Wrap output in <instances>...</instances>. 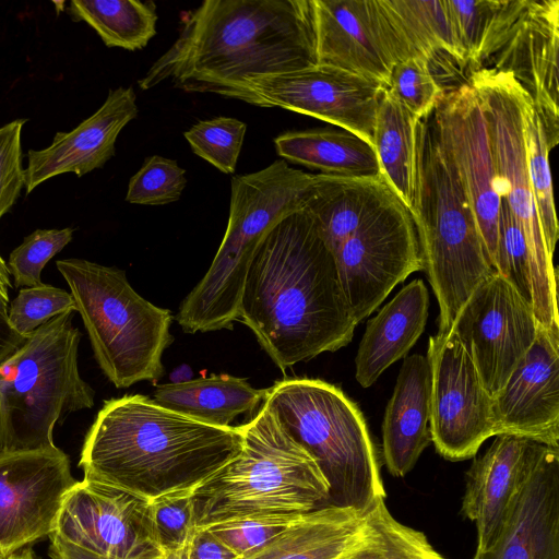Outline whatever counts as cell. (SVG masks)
<instances>
[{
	"label": "cell",
	"mask_w": 559,
	"mask_h": 559,
	"mask_svg": "<svg viewBox=\"0 0 559 559\" xmlns=\"http://www.w3.org/2000/svg\"><path fill=\"white\" fill-rule=\"evenodd\" d=\"M75 481L69 456L57 447L0 450V554L8 557L49 537Z\"/></svg>",
	"instance_id": "9a60e30c"
},
{
	"label": "cell",
	"mask_w": 559,
	"mask_h": 559,
	"mask_svg": "<svg viewBox=\"0 0 559 559\" xmlns=\"http://www.w3.org/2000/svg\"><path fill=\"white\" fill-rule=\"evenodd\" d=\"M428 313L427 287L416 278L368 321L355 359L356 380L361 386L372 385L409 352L425 330Z\"/></svg>",
	"instance_id": "d4e9b609"
},
{
	"label": "cell",
	"mask_w": 559,
	"mask_h": 559,
	"mask_svg": "<svg viewBox=\"0 0 559 559\" xmlns=\"http://www.w3.org/2000/svg\"><path fill=\"white\" fill-rule=\"evenodd\" d=\"M5 559H36L31 548H24L13 555L5 557Z\"/></svg>",
	"instance_id": "681fc988"
},
{
	"label": "cell",
	"mask_w": 559,
	"mask_h": 559,
	"mask_svg": "<svg viewBox=\"0 0 559 559\" xmlns=\"http://www.w3.org/2000/svg\"><path fill=\"white\" fill-rule=\"evenodd\" d=\"M473 559H481V554L476 551Z\"/></svg>",
	"instance_id": "816d5d0a"
},
{
	"label": "cell",
	"mask_w": 559,
	"mask_h": 559,
	"mask_svg": "<svg viewBox=\"0 0 559 559\" xmlns=\"http://www.w3.org/2000/svg\"><path fill=\"white\" fill-rule=\"evenodd\" d=\"M26 338L19 335L9 324L8 312L0 310V365L9 358Z\"/></svg>",
	"instance_id": "7dc6e473"
},
{
	"label": "cell",
	"mask_w": 559,
	"mask_h": 559,
	"mask_svg": "<svg viewBox=\"0 0 559 559\" xmlns=\"http://www.w3.org/2000/svg\"><path fill=\"white\" fill-rule=\"evenodd\" d=\"M362 516L334 506L312 510L255 552L238 559H341L356 540Z\"/></svg>",
	"instance_id": "4316f807"
},
{
	"label": "cell",
	"mask_w": 559,
	"mask_h": 559,
	"mask_svg": "<svg viewBox=\"0 0 559 559\" xmlns=\"http://www.w3.org/2000/svg\"><path fill=\"white\" fill-rule=\"evenodd\" d=\"M103 559H156L150 501L83 478L67 493L53 532Z\"/></svg>",
	"instance_id": "2e32d148"
},
{
	"label": "cell",
	"mask_w": 559,
	"mask_h": 559,
	"mask_svg": "<svg viewBox=\"0 0 559 559\" xmlns=\"http://www.w3.org/2000/svg\"><path fill=\"white\" fill-rule=\"evenodd\" d=\"M495 271L509 281L532 307L530 261L525 236L509 206L502 200Z\"/></svg>",
	"instance_id": "b9f144b4"
},
{
	"label": "cell",
	"mask_w": 559,
	"mask_h": 559,
	"mask_svg": "<svg viewBox=\"0 0 559 559\" xmlns=\"http://www.w3.org/2000/svg\"><path fill=\"white\" fill-rule=\"evenodd\" d=\"M12 287L7 263L0 255V310H9V289Z\"/></svg>",
	"instance_id": "c3c4849f"
},
{
	"label": "cell",
	"mask_w": 559,
	"mask_h": 559,
	"mask_svg": "<svg viewBox=\"0 0 559 559\" xmlns=\"http://www.w3.org/2000/svg\"><path fill=\"white\" fill-rule=\"evenodd\" d=\"M394 194L382 176L343 177L320 173L313 175L304 209L334 253L367 217Z\"/></svg>",
	"instance_id": "484cf974"
},
{
	"label": "cell",
	"mask_w": 559,
	"mask_h": 559,
	"mask_svg": "<svg viewBox=\"0 0 559 559\" xmlns=\"http://www.w3.org/2000/svg\"><path fill=\"white\" fill-rule=\"evenodd\" d=\"M495 436L512 435L559 449V331L536 337L492 396Z\"/></svg>",
	"instance_id": "ffe728a7"
},
{
	"label": "cell",
	"mask_w": 559,
	"mask_h": 559,
	"mask_svg": "<svg viewBox=\"0 0 559 559\" xmlns=\"http://www.w3.org/2000/svg\"><path fill=\"white\" fill-rule=\"evenodd\" d=\"M286 162L343 177H380L373 147L358 135L340 129L314 128L286 131L274 139Z\"/></svg>",
	"instance_id": "83f0119b"
},
{
	"label": "cell",
	"mask_w": 559,
	"mask_h": 559,
	"mask_svg": "<svg viewBox=\"0 0 559 559\" xmlns=\"http://www.w3.org/2000/svg\"><path fill=\"white\" fill-rule=\"evenodd\" d=\"M263 404L314 460L330 489V506L366 514L385 498L376 447L358 406L320 379L286 378L266 389Z\"/></svg>",
	"instance_id": "52a82bcc"
},
{
	"label": "cell",
	"mask_w": 559,
	"mask_h": 559,
	"mask_svg": "<svg viewBox=\"0 0 559 559\" xmlns=\"http://www.w3.org/2000/svg\"><path fill=\"white\" fill-rule=\"evenodd\" d=\"M73 317L69 310L40 325L0 365V450L53 448L58 419L94 406L95 392L79 371Z\"/></svg>",
	"instance_id": "ba28073f"
},
{
	"label": "cell",
	"mask_w": 559,
	"mask_h": 559,
	"mask_svg": "<svg viewBox=\"0 0 559 559\" xmlns=\"http://www.w3.org/2000/svg\"><path fill=\"white\" fill-rule=\"evenodd\" d=\"M317 64L389 84L392 68L411 58L380 0H312Z\"/></svg>",
	"instance_id": "ac0fdd59"
},
{
	"label": "cell",
	"mask_w": 559,
	"mask_h": 559,
	"mask_svg": "<svg viewBox=\"0 0 559 559\" xmlns=\"http://www.w3.org/2000/svg\"><path fill=\"white\" fill-rule=\"evenodd\" d=\"M240 427L239 453L192 489L198 527L330 506L329 485L317 463L264 404Z\"/></svg>",
	"instance_id": "277c9868"
},
{
	"label": "cell",
	"mask_w": 559,
	"mask_h": 559,
	"mask_svg": "<svg viewBox=\"0 0 559 559\" xmlns=\"http://www.w3.org/2000/svg\"><path fill=\"white\" fill-rule=\"evenodd\" d=\"M0 559H5V557L2 554H0Z\"/></svg>",
	"instance_id": "f5cc1de1"
},
{
	"label": "cell",
	"mask_w": 559,
	"mask_h": 559,
	"mask_svg": "<svg viewBox=\"0 0 559 559\" xmlns=\"http://www.w3.org/2000/svg\"><path fill=\"white\" fill-rule=\"evenodd\" d=\"M523 131L532 192L547 249L554 257L559 225L549 166V152L552 146L530 95L523 105Z\"/></svg>",
	"instance_id": "e575fe53"
},
{
	"label": "cell",
	"mask_w": 559,
	"mask_h": 559,
	"mask_svg": "<svg viewBox=\"0 0 559 559\" xmlns=\"http://www.w3.org/2000/svg\"><path fill=\"white\" fill-rule=\"evenodd\" d=\"M545 444L512 435L496 436L466 472L462 514L475 522L476 551H488L499 537L511 503ZM548 447V445H547Z\"/></svg>",
	"instance_id": "44dd1931"
},
{
	"label": "cell",
	"mask_w": 559,
	"mask_h": 559,
	"mask_svg": "<svg viewBox=\"0 0 559 559\" xmlns=\"http://www.w3.org/2000/svg\"><path fill=\"white\" fill-rule=\"evenodd\" d=\"M282 370L335 352L357 325L334 255L311 215L296 211L262 239L249 266L238 319Z\"/></svg>",
	"instance_id": "7a4b0ae2"
},
{
	"label": "cell",
	"mask_w": 559,
	"mask_h": 559,
	"mask_svg": "<svg viewBox=\"0 0 559 559\" xmlns=\"http://www.w3.org/2000/svg\"><path fill=\"white\" fill-rule=\"evenodd\" d=\"M138 115L133 87L110 90L105 103L91 117L69 132H57L45 148L27 152L24 188L31 193L58 175L82 177L102 168L114 155L120 131Z\"/></svg>",
	"instance_id": "7402d4cb"
},
{
	"label": "cell",
	"mask_w": 559,
	"mask_h": 559,
	"mask_svg": "<svg viewBox=\"0 0 559 559\" xmlns=\"http://www.w3.org/2000/svg\"><path fill=\"white\" fill-rule=\"evenodd\" d=\"M524 4L525 0H444L462 69L483 67Z\"/></svg>",
	"instance_id": "4dcf8cb0"
},
{
	"label": "cell",
	"mask_w": 559,
	"mask_h": 559,
	"mask_svg": "<svg viewBox=\"0 0 559 559\" xmlns=\"http://www.w3.org/2000/svg\"><path fill=\"white\" fill-rule=\"evenodd\" d=\"M247 87L258 107H280L349 131L373 147V129L385 86L338 68L316 64L257 75Z\"/></svg>",
	"instance_id": "5bb4252c"
},
{
	"label": "cell",
	"mask_w": 559,
	"mask_h": 559,
	"mask_svg": "<svg viewBox=\"0 0 559 559\" xmlns=\"http://www.w3.org/2000/svg\"><path fill=\"white\" fill-rule=\"evenodd\" d=\"M430 395L431 369L427 357H406L382 424L383 459L393 476L408 474L431 442Z\"/></svg>",
	"instance_id": "cb8c5ba5"
},
{
	"label": "cell",
	"mask_w": 559,
	"mask_h": 559,
	"mask_svg": "<svg viewBox=\"0 0 559 559\" xmlns=\"http://www.w3.org/2000/svg\"><path fill=\"white\" fill-rule=\"evenodd\" d=\"M558 48L559 1L525 0L481 67L508 72L523 87L552 147L559 142Z\"/></svg>",
	"instance_id": "d6986e66"
},
{
	"label": "cell",
	"mask_w": 559,
	"mask_h": 559,
	"mask_svg": "<svg viewBox=\"0 0 559 559\" xmlns=\"http://www.w3.org/2000/svg\"><path fill=\"white\" fill-rule=\"evenodd\" d=\"M433 116L441 139L452 156L487 255L495 269L501 197L479 98L467 82L461 83L444 90Z\"/></svg>",
	"instance_id": "e0dca14e"
},
{
	"label": "cell",
	"mask_w": 559,
	"mask_h": 559,
	"mask_svg": "<svg viewBox=\"0 0 559 559\" xmlns=\"http://www.w3.org/2000/svg\"><path fill=\"white\" fill-rule=\"evenodd\" d=\"M419 121L385 88L374 121L373 150L381 176L409 212L416 186Z\"/></svg>",
	"instance_id": "f546056e"
},
{
	"label": "cell",
	"mask_w": 559,
	"mask_h": 559,
	"mask_svg": "<svg viewBox=\"0 0 559 559\" xmlns=\"http://www.w3.org/2000/svg\"><path fill=\"white\" fill-rule=\"evenodd\" d=\"M299 515L250 516L206 526L238 558L247 557L280 535Z\"/></svg>",
	"instance_id": "7bdbcfd3"
},
{
	"label": "cell",
	"mask_w": 559,
	"mask_h": 559,
	"mask_svg": "<svg viewBox=\"0 0 559 559\" xmlns=\"http://www.w3.org/2000/svg\"><path fill=\"white\" fill-rule=\"evenodd\" d=\"M481 559H559V449L544 447Z\"/></svg>",
	"instance_id": "603a6c76"
},
{
	"label": "cell",
	"mask_w": 559,
	"mask_h": 559,
	"mask_svg": "<svg viewBox=\"0 0 559 559\" xmlns=\"http://www.w3.org/2000/svg\"><path fill=\"white\" fill-rule=\"evenodd\" d=\"M411 214L424 270L439 304L438 332H448L467 298L495 269L433 111L418 124Z\"/></svg>",
	"instance_id": "5b68a950"
},
{
	"label": "cell",
	"mask_w": 559,
	"mask_h": 559,
	"mask_svg": "<svg viewBox=\"0 0 559 559\" xmlns=\"http://www.w3.org/2000/svg\"><path fill=\"white\" fill-rule=\"evenodd\" d=\"M341 559H445L426 535L400 523L377 500L364 514L358 536Z\"/></svg>",
	"instance_id": "836d02e7"
},
{
	"label": "cell",
	"mask_w": 559,
	"mask_h": 559,
	"mask_svg": "<svg viewBox=\"0 0 559 559\" xmlns=\"http://www.w3.org/2000/svg\"><path fill=\"white\" fill-rule=\"evenodd\" d=\"M69 310L75 311L71 293L41 283L20 289L10 302L8 321L19 335L26 338L40 325Z\"/></svg>",
	"instance_id": "ab89813d"
},
{
	"label": "cell",
	"mask_w": 559,
	"mask_h": 559,
	"mask_svg": "<svg viewBox=\"0 0 559 559\" xmlns=\"http://www.w3.org/2000/svg\"><path fill=\"white\" fill-rule=\"evenodd\" d=\"M186 186V170L175 159L148 156L131 177L126 201L142 205L173 203L180 199Z\"/></svg>",
	"instance_id": "f35d334b"
},
{
	"label": "cell",
	"mask_w": 559,
	"mask_h": 559,
	"mask_svg": "<svg viewBox=\"0 0 559 559\" xmlns=\"http://www.w3.org/2000/svg\"><path fill=\"white\" fill-rule=\"evenodd\" d=\"M155 538L164 556H182L197 530L192 489L177 490L150 501Z\"/></svg>",
	"instance_id": "d590c367"
},
{
	"label": "cell",
	"mask_w": 559,
	"mask_h": 559,
	"mask_svg": "<svg viewBox=\"0 0 559 559\" xmlns=\"http://www.w3.org/2000/svg\"><path fill=\"white\" fill-rule=\"evenodd\" d=\"M465 82L476 92L486 119L501 200L525 236L534 316L539 326L559 331L558 272L545 242L526 162L523 105L528 94L510 73L490 68L471 71Z\"/></svg>",
	"instance_id": "30bf717a"
},
{
	"label": "cell",
	"mask_w": 559,
	"mask_h": 559,
	"mask_svg": "<svg viewBox=\"0 0 559 559\" xmlns=\"http://www.w3.org/2000/svg\"><path fill=\"white\" fill-rule=\"evenodd\" d=\"M355 322L370 316L408 275L424 270L412 214L394 194L333 253Z\"/></svg>",
	"instance_id": "8fae6325"
},
{
	"label": "cell",
	"mask_w": 559,
	"mask_h": 559,
	"mask_svg": "<svg viewBox=\"0 0 559 559\" xmlns=\"http://www.w3.org/2000/svg\"><path fill=\"white\" fill-rule=\"evenodd\" d=\"M426 357L431 369V441L449 461L471 459L495 436L492 397L451 330L430 337Z\"/></svg>",
	"instance_id": "4fadbf2b"
},
{
	"label": "cell",
	"mask_w": 559,
	"mask_h": 559,
	"mask_svg": "<svg viewBox=\"0 0 559 559\" xmlns=\"http://www.w3.org/2000/svg\"><path fill=\"white\" fill-rule=\"evenodd\" d=\"M312 178L313 174L282 158L259 171L231 178L228 224L221 246L176 316L185 332L217 331L237 321L246 276L259 245L280 221L305 207Z\"/></svg>",
	"instance_id": "8992f818"
},
{
	"label": "cell",
	"mask_w": 559,
	"mask_h": 559,
	"mask_svg": "<svg viewBox=\"0 0 559 559\" xmlns=\"http://www.w3.org/2000/svg\"><path fill=\"white\" fill-rule=\"evenodd\" d=\"M73 237V229H36L9 257L8 269L16 287L40 285L41 271Z\"/></svg>",
	"instance_id": "60d3db41"
},
{
	"label": "cell",
	"mask_w": 559,
	"mask_h": 559,
	"mask_svg": "<svg viewBox=\"0 0 559 559\" xmlns=\"http://www.w3.org/2000/svg\"><path fill=\"white\" fill-rule=\"evenodd\" d=\"M25 119L0 128V218L11 210L24 187L21 133Z\"/></svg>",
	"instance_id": "ee69618b"
},
{
	"label": "cell",
	"mask_w": 559,
	"mask_h": 559,
	"mask_svg": "<svg viewBox=\"0 0 559 559\" xmlns=\"http://www.w3.org/2000/svg\"><path fill=\"white\" fill-rule=\"evenodd\" d=\"M386 91L418 120L435 110L444 93L429 61L421 57H411L396 63L392 68Z\"/></svg>",
	"instance_id": "74e56055"
},
{
	"label": "cell",
	"mask_w": 559,
	"mask_h": 559,
	"mask_svg": "<svg viewBox=\"0 0 559 559\" xmlns=\"http://www.w3.org/2000/svg\"><path fill=\"white\" fill-rule=\"evenodd\" d=\"M411 57H451L461 68L444 0H380ZM462 69V68H461Z\"/></svg>",
	"instance_id": "d6a6232c"
},
{
	"label": "cell",
	"mask_w": 559,
	"mask_h": 559,
	"mask_svg": "<svg viewBox=\"0 0 559 559\" xmlns=\"http://www.w3.org/2000/svg\"><path fill=\"white\" fill-rule=\"evenodd\" d=\"M241 427L209 425L141 394L104 402L79 461L85 479L145 500L193 489L242 447Z\"/></svg>",
	"instance_id": "3957f363"
},
{
	"label": "cell",
	"mask_w": 559,
	"mask_h": 559,
	"mask_svg": "<svg viewBox=\"0 0 559 559\" xmlns=\"http://www.w3.org/2000/svg\"><path fill=\"white\" fill-rule=\"evenodd\" d=\"M182 559H238V557L206 527H198Z\"/></svg>",
	"instance_id": "f6af8a7d"
},
{
	"label": "cell",
	"mask_w": 559,
	"mask_h": 559,
	"mask_svg": "<svg viewBox=\"0 0 559 559\" xmlns=\"http://www.w3.org/2000/svg\"><path fill=\"white\" fill-rule=\"evenodd\" d=\"M247 124L231 117L201 120L183 133L192 152L224 174L236 170Z\"/></svg>",
	"instance_id": "8d00e7d4"
},
{
	"label": "cell",
	"mask_w": 559,
	"mask_h": 559,
	"mask_svg": "<svg viewBox=\"0 0 559 559\" xmlns=\"http://www.w3.org/2000/svg\"><path fill=\"white\" fill-rule=\"evenodd\" d=\"M266 389H255L245 379L217 374L158 385L153 401L195 420L229 427L240 414L264 400Z\"/></svg>",
	"instance_id": "f1b7e54d"
},
{
	"label": "cell",
	"mask_w": 559,
	"mask_h": 559,
	"mask_svg": "<svg viewBox=\"0 0 559 559\" xmlns=\"http://www.w3.org/2000/svg\"><path fill=\"white\" fill-rule=\"evenodd\" d=\"M49 556L51 559H103L99 556L83 549L56 534L49 536Z\"/></svg>",
	"instance_id": "bcb514c9"
},
{
	"label": "cell",
	"mask_w": 559,
	"mask_h": 559,
	"mask_svg": "<svg viewBox=\"0 0 559 559\" xmlns=\"http://www.w3.org/2000/svg\"><path fill=\"white\" fill-rule=\"evenodd\" d=\"M56 265L107 379L119 389L158 380L163 354L174 341L171 312L141 297L122 270L74 258Z\"/></svg>",
	"instance_id": "9c48e42d"
},
{
	"label": "cell",
	"mask_w": 559,
	"mask_h": 559,
	"mask_svg": "<svg viewBox=\"0 0 559 559\" xmlns=\"http://www.w3.org/2000/svg\"><path fill=\"white\" fill-rule=\"evenodd\" d=\"M67 12L73 21L91 26L109 48L139 50L156 35L153 1L72 0Z\"/></svg>",
	"instance_id": "1f68e13d"
},
{
	"label": "cell",
	"mask_w": 559,
	"mask_h": 559,
	"mask_svg": "<svg viewBox=\"0 0 559 559\" xmlns=\"http://www.w3.org/2000/svg\"><path fill=\"white\" fill-rule=\"evenodd\" d=\"M156 559H181V558L177 557V556H162V557H158Z\"/></svg>",
	"instance_id": "f907efd6"
},
{
	"label": "cell",
	"mask_w": 559,
	"mask_h": 559,
	"mask_svg": "<svg viewBox=\"0 0 559 559\" xmlns=\"http://www.w3.org/2000/svg\"><path fill=\"white\" fill-rule=\"evenodd\" d=\"M538 326L531 305L493 271L467 298L450 330L492 397L532 346Z\"/></svg>",
	"instance_id": "7c38bea8"
},
{
	"label": "cell",
	"mask_w": 559,
	"mask_h": 559,
	"mask_svg": "<svg viewBox=\"0 0 559 559\" xmlns=\"http://www.w3.org/2000/svg\"><path fill=\"white\" fill-rule=\"evenodd\" d=\"M316 64L312 0H205L181 13L178 38L139 86L146 91L169 80L185 92L255 106L250 78Z\"/></svg>",
	"instance_id": "6da1fadb"
}]
</instances>
